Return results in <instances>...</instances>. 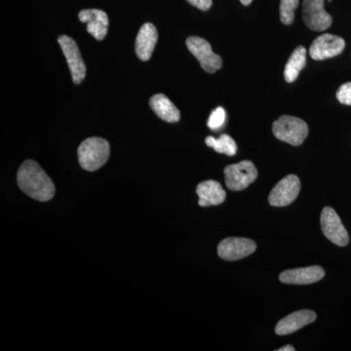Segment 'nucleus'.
<instances>
[{"mask_svg":"<svg viewBox=\"0 0 351 351\" xmlns=\"http://www.w3.org/2000/svg\"><path fill=\"white\" fill-rule=\"evenodd\" d=\"M80 22L86 23L87 32L97 40H103L107 36L108 18L107 13L99 9H85L78 14Z\"/></svg>","mask_w":351,"mask_h":351,"instance_id":"f8f14e48","label":"nucleus"},{"mask_svg":"<svg viewBox=\"0 0 351 351\" xmlns=\"http://www.w3.org/2000/svg\"><path fill=\"white\" fill-rule=\"evenodd\" d=\"M188 2L202 11L209 10L213 3L212 0H188Z\"/></svg>","mask_w":351,"mask_h":351,"instance_id":"5701e85b","label":"nucleus"},{"mask_svg":"<svg viewBox=\"0 0 351 351\" xmlns=\"http://www.w3.org/2000/svg\"><path fill=\"white\" fill-rule=\"evenodd\" d=\"M252 1H253V0H240V2H241L243 5H249V4H251Z\"/></svg>","mask_w":351,"mask_h":351,"instance_id":"393cba45","label":"nucleus"},{"mask_svg":"<svg viewBox=\"0 0 351 351\" xmlns=\"http://www.w3.org/2000/svg\"><path fill=\"white\" fill-rule=\"evenodd\" d=\"M257 178V168L249 160L226 166L225 169L226 184L230 191H243L255 182Z\"/></svg>","mask_w":351,"mask_h":351,"instance_id":"20e7f679","label":"nucleus"},{"mask_svg":"<svg viewBox=\"0 0 351 351\" xmlns=\"http://www.w3.org/2000/svg\"><path fill=\"white\" fill-rule=\"evenodd\" d=\"M325 276V271L319 265L301 267V269H289L283 271L279 276L281 282L306 285L320 281Z\"/></svg>","mask_w":351,"mask_h":351,"instance_id":"ddd939ff","label":"nucleus"},{"mask_svg":"<svg viewBox=\"0 0 351 351\" xmlns=\"http://www.w3.org/2000/svg\"><path fill=\"white\" fill-rule=\"evenodd\" d=\"M158 32L151 23H145L141 27L136 38V54L142 61H149L156 47Z\"/></svg>","mask_w":351,"mask_h":351,"instance_id":"2eb2a0df","label":"nucleus"},{"mask_svg":"<svg viewBox=\"0 0 351 351\" xmlns=\"http://www.w3.org/2000/svg\"><path fill=\"white\" fill-rule=\"evenodd\" d=\"M199 200L198 204L201 207L216 206L225 202L226 195L223 186L219 182L209 180L200 182L196 188Z\"/></svg>","mask_w":351,"mask_h":351,"instance_id":"dca6fc26","label":"nucleus"},{"mask_svg":"<svg viewBox=\"0 0 351 351\" xmlns=\"http://www.w3.org/2000/svg\"><path fill=\"white\" fill-rule=\"evenodd\" d=\"M328 1L331 2V1H332V0H328Z\"/></svg>","mask_w":351,"mask_h":351,"instance_id":"a878e982","label":"nucleus"},{"mask_svg":"<svg viewBox=\"0 0 351 351\" xmlns=\"http://www.w3.org/2000/svg\"><path fill=\"white\" fill-rule=\"evenodd\" d=\"M226 122V112L223 108L219 107L213 110L208 119L207 125L211 130H218Z\"/></svg>","mask_w":351,"mask_h":351,"instance_id":"412c9836","label":"nucleus"},{"mask_svg":"<svg viewBox=\"0 0 351 351\" xmlns=\"http://www.w3.org/2000/svg\"><path fill=\"white\" fill-rule=\"evenodd\" d=\"M186 47L189 52L199 62L206 73H214L223 66V60L215 54L211 44L198 36H191L186 39Z\"/></svg>","mask_w":351,"mask_h":351,"instance_id":"39448f33","label":"nucleus"},{"mask_svg":"<svg viewBox=\"0 0 351 351\" xmlns=\"http://www.w3.org/2000/svg\"><path fill=\"white\" fill-rule=\"evenodd\" d=\"M272 132L278 140L298 147L308 135V126L301 119L282 115L272 124Z\"/></svg>","mask_w":351,"mask_h":351,"instance_id":"7ed1b4c3","label":"nucleus"},{"mask_svg":"<svg viewBox=\"0 0 351 351\" xmlns=\"http://www.w3.org/2000/svg\"><path fill=\"white\" fill-rule=\"evenodd\" d=\"M294 346H283V348H279L277 351H295Z\"/></svg>","mask_w":351,"mask_h":351,"instance_id":"b1692460","label":"nucleus"},{"mask_svg":"<svg viewBox=\"0 0 351 351\" xmlns=\"http://www.w3.org/2000/svg\"><path fill=\"white\" fill-rule=\"evenodd\" d=\"M316 319V313L308 309L295 311L289 314L283 319L277 323L276 332L279 336H285V335L292 334L302 329V327L311 324Z\"/></svg>","mask_w":351,"mask_h":351,"instance_id":"4468645a","label":"nucleus"},{"mask_svg":"<svg viewBox=\"0 0 351 351\" xmlns=\"http://www.w3.org/2000/svg\"><path fill=\"white\" fill-rule=\"evenodd\" d=\"M301 191V181L295 175L283 178L270 191L269 202L274 207L288 206L294 202Z\"/></svg>","mask_w":351,"mask_h":351,"instance_id":"423d86ee","label":"nucleus"},{"mask_svg":"<svg viewBox=\"0 0 351 351\" xmlns=\"http://www.w3.org/2000/svg\"><path fill=\"white\" fill-rule=\"evenodd\" d=\"M306 64V49L304 46H298L289 58L284 71V77L288 83L295 82L302 69Z\"/></svg>","mask_w":351,"mask_h":351,"instance_id":"a211bd4d","label":"nucleus"},{"mask_svg":"<svg viewBox=\"0 0 351 351\" xmlns=\"http://www.w3.org/2000/svg\"><path fill=\"white\" fill-rule=\"evenodd\" d=\"M78 161L83 169L93 172L103 167L110 154V144L101 138H89L78 147Z\"/></svg>","mask_w":351,"mask_h":351,"instance_id":"f03ea898","label":"nucleus"},{"mask_svg":"<svg viewBox=\"0 0 351 351\" xmlns=\"http://www.w3.org/2000/svg\"><path fill=\"white\" fill-rule=\"evenodd\" d=\"M149 105L157 117L164 121L175 123L181 119V113L177 107L164 94H156L152 97Z\"/></svg>","mask_w":351,"mask_h":351,"instance_id":"f3484780","label":"nucleus"},{"mask_svg":"<svg viewBox=\"0 0 351 351\" xmlns=\"http://www.w3.org/2000/svg\"><path fill=\"white\" fill-rule=\"evenodd\" d=\"M321 228L325 237L338 246H346L350 237L339 215L331 207H325L320 217Z\"/></svg>","mask_w":351,"mask_h":351,"instance_id":"0eeeda50","label":"nucleus"},{"mask_svg":"<svg viewBox=\"0 0 351 351\" xmlns=\"http://www.w3.org/2000/svg\"><path fill=\"white\" fill-rule=\"evenodd\" d=\"M302 14L304 24L311 31H326L332 25L331 15L324 9V0H304Z\"/></svg>","mask_w":351,"mask_h":351,"instance_id":"6e6552de","label":"nucleus"},{"mask_svg":"<svg viewBox=\"0 0 351 351\" xmlns=\"http://www.w3.org/2000/svg\"><path fill=\"white\" fill-rule=\"evenodd\" d=\"M337 99L343 105L351 106V82L345 83L339 88Z\"/></svg>","mask_w":351,"mask_h":351,"instance_id":"4be33fe9","label":"nucleus"},{"mask_svg":"<svg viewBox=\"0 0 351 351\" xmlns=\"http://www.w3.org/2000/svg\"><path fill=\"white\" fill-rule=\"evenodd\" d=\"M299 6V0H281L280 20L284 25L293 24L295 20V10Z\"/></svg>","mask_w":351,"mask_h":351,"instance_id":"aec40b11","label":"nucleus"},{"mask_svg":"<svg viewBox=\"0 0 351 351\" xmlns=\"http://www.w3.org/2000/svg\"><path fill=\"white\" fill-rule=\"evenodd\" d=\"M208 147H212L219 154H223L228 156H233L237 154V145L230 136L223 134L219 138H215L210 136L205 140Z\"/></svg>","mask_w":351,"mask_h":351,"instance_id":"6ab92c4d","label":"nucleus"},{"mask_svg":"<svg viewBox=\"0 0 351 351\" xmlns=\"http://www.w3.org/2000/svg\"><path fill=\"white\" fill-rule=\"evenodd\" d=\"M18 186L32 198L48 201L55 195V186L38 162L27 160L21 165L17 175Z\"/></svg>","mask_w":351,"mask_h":351,"instance_id":"f257e3e1","label":"nucleus"},{"mask_svg":"<svg viewBox=\"0 0 351 351\" xmlns=\"http://www.w3.org/2000/svg\"><path fill=\"white\" fill-rule=\"evenodd\" d=\"M58 43L61 46L66 62H68L73 83L80 84L86 75V66L83 62L77 44L68 36H59Z\"/></svg>","mask_w":351,"mask_h":351,"instance_id":"1a4fd4ad","label":"nucleus"},{"mask_svg":"<svg viewBox=\"0 0 351 351\" xmlns=\"http://www.w3.org/2000/svg\"><path fill=\"white\" fill-rule=\"evenodd\" d=\"M257 249L253 240L244 237H228L218 246L219 257L226 261H237L248 257Z\"/></svg>","mask_w":351,"mask_h":351,"instance_id":"9d476101","label":"nucleus"},{"mask_svg":"<svg viewBox=\"0 0 351 351\" xmlns=\"http://www.w3.org/2000/svg\"><path fill=\"white\" fill-rule=\"evenodd\" d=\"M346 43L339 36L325 34L318 36L309 48V54L313 60L322 61L336 57L345 49Z\"/></svg>","mask_w":351,"mask_h":351,"instance_id":"9b49d317","label":"nucleus"}]
</instances>
